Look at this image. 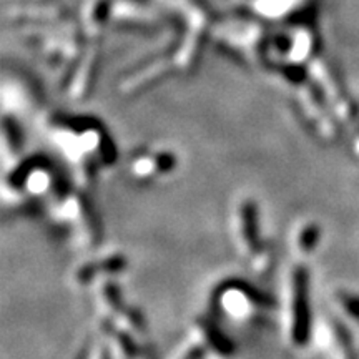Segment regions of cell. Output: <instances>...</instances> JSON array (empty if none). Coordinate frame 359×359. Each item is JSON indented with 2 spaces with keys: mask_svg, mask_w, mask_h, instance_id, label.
Here are the masks:
<instances>
[{
  "mask_svg": "<svg viewBox=\"0 0 359 359\" xmlns=\"http://www.w3.org/2000/svg\"><path fill=\"white\" fill-rule=\"evenodd\" d=\"M206 349H208V344L203 339L196 341V343L187 344L173 359H203Z\"/></svg>",
  "mask_w": 359,
  "mask_h": 359,
  "instance_id": "cell-10",
  "label": "cell"
},
{
  "mask_svg": "<svg viewBox=\"0 0 359 359\" xmlns=\"http://www.w3.org/2000/svg\"><path fill=\"white\" fill-rule=\"evenodd\" d=\"M238 236L246 255L255 257L264 248L259 236V218L255 201H243L238 208Z\"/></svg>",
  "mask_w": 359,
  "mask_h": 359,
  "instance_id": "cell-4",
  "label": "cell"
},
{
  "mask_svg": "<svg viewBox=\"0 0 359 359\" xmlns=\"http://www.w3.org/2000/svg\"><path fill=\"white\" fill-rule=\"evenodd\" d=\"M215 303L219 311L233 320H245L253 316L258 308H268V296L259 293L243 281H226L215 291Z\"/></svg>",
  "mask_w": 359,
  "mask_h": 359,
  "instance_id": "cell-1",
  "label": "cell"
},
{
  "mask_svg": "<svg viewBox=\"0 0 359 359\" xmlns=\"http://www.w3.org/2000/svg\"><path fill=\"white\" fill-rule=\"evenodd\" d=\"M338 302L341 308L344 309V313L348 314L349 318H353L354 321L359 323V296L351 294V293H341L338 296Z\"/></svg>",
  "mask_w": 359,
  "mask_h": 359,
  "instance_id": "cell-9",
  "label": "cell"
},
{
  "mask_svg": "<svg viewBox=\"0 0 359 359\" xmlns=\"http://www.w3.org/2000/svg\"><path fill=\"white\" fill-rule=\"evenodd\" d=\"M198 330H200L201 339L208 344L210 349H213V351H217L219 354H230L233 351V344L230 343V339L224 338L222 331H219L213 323L200 321Z\"/></svg>",
  "mask_w": 359,
  "mask_h": 359,
  "instance_id": "cell-7",
  "label": "cell"
},
{
  "mask_svg": "<svg viewBox=\"0 0 359 359\" xmlns=\"http://www.w3.org/2000/svg\"><path fill=\"white\" fill-rule=\"evenodd\" d=\"M83 359H109V351H107L105 348L98 346L95 349V353L92 354V356H88V353L83 354Z\"/></svg>",
  "mask_w": 359,
  "mask_h": 359,
  "instance_id": "cell-11",
  "label": "cell"
},
{
  "mask_svg": "<svg viewBox=\"0 0 359 359\" xmlns=\"http://www.w3.org/2000/svg\"><path fill=\"white\" fill-rule=\"evenodd\" d=\"M127 266V262H125V258L122 255H116V257H110V258H105V259H100V262H95V263H90L87 266H83L82 269L79 271V283H83V285H87L93 280V278L98 276L102 273V275H109V273H118L125 269Z\"/></svg>",
  "mask_w": 359,
  "mask_h": 359,
  "instance_id": "cell-6",
  "label": "cell"
},
{
  "mask_svg": "<svg viewBox=\"0 0 359 359\" xmlns=\"http://www.w3.org/2000/svg\"><path fill=\"white\" fill-rule=\"evenodd\" d=\"M60 213L64 215L67 223L72 224L80 233V238H83L88 245H95L98 241V223L95 219L90 205L85 201L82 195H69L62 205Z\"/></svg>",
  "mask_w": 359,
  "mask_h": 359,
  "instance_id": "cell-3",
  "label": "cell"
},
{
  "mask_svg": "<svg viewBox=\"0 0 359 359\" xmlns=\"http://www.w3.org/2000/svg\"><path fill=\"white\" fill-rule=\"evenodd\" d=\"M175 167V156L172 155H155V156H142L133 163L132 172L135 177L142 182H150L158 175L170 172Z\"/></svg>",
  "mask_w": 359,
  "mask_h": 359,
  "instance_id": "cell-5",
  "label": "cell"
},
{
  "mask_svg": "<svg viewBox=\"0 0 359 359\" xmlns=\"http://www.w3.org/2000/svg\"><path fill=\"white\" fill-rule=\"evenodd\" d=\"M321 230L318 224H304L302 233L298 236V246L304 255L311 253L316 248V245L320 243Z\"/></svg>",
  "mask_w": 359,
  "mask_h": 359,
  "instance_id": "cell-8",
  "label": "cell"
},
{
  "mask_svg": "<svg viewBox=\"0 0 359 359\" xmlns=\"http://www.w3.org/2000/svg\"><path fill=\"white\" fill-rule=\"evenodd\" d=\"M311 333V308H309V276L298 266L291 275V339L303 346Z\"/></svg>",
  "mask_w": 359,
  "mask_h": 359,
  "instance_id": "cell-2",
  "label": "cell"
}]
</instances>
